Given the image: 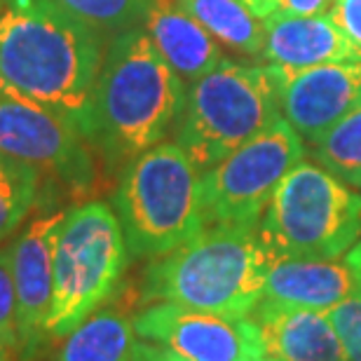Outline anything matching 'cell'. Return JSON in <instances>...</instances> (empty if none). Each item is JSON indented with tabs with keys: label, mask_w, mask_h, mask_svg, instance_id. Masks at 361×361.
Wrapping results in <instances>:
<instances>
[{
	"label": "cell",
	"mask_w": 361,
	"mask_h": 361,
	"mask_svg": "<svg viewBox=\"0 0 361 361\" xmlns=\"http://www.w3.org/2000/svg\"><path fill=\"white\" fill-rule=\"evenodd\" d=\"M188 85L162 59L143 26L108 40L104 63L78 125L108 169H120L174 132Z\"/></svg>",
	"instance_id": "6da1fadb"
},
{
	"label": "cell",
	"mask_w": 361,
	"mask_h": 361,
	"mask_svg": "<svg viewBox=\"0 0 361 361\" xmlns=\"http://www.w3.org/2000/svg\"><path fill=\"white\" fill-rule=\"evenodd\" d=\"M106 38L56 0H0V85L78 129Z\"/></svg>",
	"instance_id": "7a4b0ae2"
},
{
	"label": "cell",
	"mask_w": 361,
	"mask_h": 361,
	"mask_svg": "<svg viewBox=\"0 0 361 361\" xmlns=\"http://www.w3.org/2000/svg\"><path fill=\"white\" fill-rule=\"evenodd\" d=\"M270 258L258 228L207 226L153 258L141 277V302H174L204 312L249 317L265 295Z\"/></svg>",
	"instance_id": "3957f363"
},
{
	"label": "cell",
	"mask_w": 361,
	"mask_h": 361,
	"mask_svg": "<svg viewBox=\"0 0 361 361\" xmlns=\"http://www.w3.org/2000/svg\"><path fill=\"white\" fill-rule=\"evenodd\" d=\"M200 169L176 141H160L120 171L113 209L132 258H160L202 233Z\"/></svg>",
	"instance_id": "277c9868"
},
{
	"label": "cell",
	"mask_w": 361,
	"mask_h": 361,
	"mask_svg": "<svg viewBox=\"0 0 361 361\" xmlns=\"http://www.w3.org/2000/svg\"><path fill=\"white\" fill-rule=\"evenodd\" d=\"M129 249L115 209L87 200L66 209L54 242V286L47 336L63 338L118 293Z\"/></svg>",
	"instance_id": "5b68a950"
},
{
	"label": "cell",
	"mask_w": 361,
	"mask_h": 361,
	"mask_svg": "<svg viewBox=\"0 0 361 361\" xmlns=\"http://www.w3.org/2000/svg\"><path fill=\"white\" fill-rule=\"evenodd\" d=\"M361 237V192L300 160L274 190L258 240L272 258H343Z\"/></svg>",
	"instance_id": "8992f818"
},
{
	"label": "cell",
	"mask_w": 361,
	"mask_h": 361,
	"mask_svg": "<svg viewBox=\"0 0 361 361\" xmlns=\"http://www.w3.org/2000/svg\"><path fill=\"white\" fill-rule=\"evenodd\" d=\"M279 115L277 94L265 66L223 59L212 73L188 85L174 141L204 174Z\"/></svg>",
	"instance_id": "52a82bcc"
},
{
	"label": "cell",
	"mask_w": 361,
	"mask_h": 361,
	"mask_svg": "<svg viewBox=\"0 0 361 361\" xmlns=\"http://www.w3.org/2000/svg\"><path fill=\"white\" fill-rule=\"evenodd\" d=\"M302 136L281 118L200 176L204 226L258 228L277 185L305 157Z\"/></svg>",
	"instance_id": "ba28073f"
},
{
	"label": "cell",
	"mask_w": 361,
	"mask_h": 361,
	"mask_svg": "<svg viewBox=\"0 0 361 361\" xmlns=\"http://www.w3.org/2000/svg\"><path fill=\"white\" fill-rule=\"evenodd\" d=\"M0 153L31 164L73 192L97 180L90 143L66 118L0 85Z\"/></svg>",
	"instance_id": "9c48e42d"
},
{
	"label": "cell",
	"mask_w": 361,
	"mask_h": 361,
	"mask_svg": "<svg viewBox=\"0 0 361 361\" xmlns=\"http://www.w3.org/2000/svg\"><path fill=\"white\" fill-rule=\"evenodd\" d=\"M136 338L169 350L185 361H258L261 336L249 317L150 302L132 317Z\"/></svg>",
	"instance_id": "30bf717a"
},
{
	"label": "cell",
	"mask_w": 361,
	"mask_h": 361,
	"mask_svg": "<svg viewBox=\"0 0 361 361\" xmlns=\"http://www.w3.org/2000/svg\"><path fill=\"white\" fill-rule=\"evenodd\" d=\"M279 113L302 141H319L361 106V61L291 68L265 63Z\"/></svg>",
	"instance_id": "8fae6325"
},
{
	"label": "cell",
	"mask_w": 361,
	"mask_h": 361,
	"mask_svg": "<svg viewBox=\"0 0 361 361\" xmlns=\"http://www.w3.org/2000/svg\"><path fill=\"white\" fill-rule=\"evenodd\" d=\"M63 214L66 212L61 209H49L33 216L7 244L17 291V361H35L42 345L49 341L47 319L54 286V242Z\"/></svg>",
	"instance_id": "7c38bea8"
},
{
	"label": "cell",
	"mask_w": 361,
	"mask_h": 361,
	"mask_svg": "<svg viewBox=\"0 0 361 361\" xmlns=\"http://www.w3.org/2000/svg\"><path fill=\"white\" fill-rule=\"evenodd\" d=\"M261 336L265 359L274 361H348L329 314L263 298L249 312Z\"/></svg>",
	"instance_id": "4fadbf2b"
},
{
	"label": "cell",
	"mask_w": 361,
	"mask_h": 361,
	"mask_svg": "<svg viewBox=\"0 0 361 361\" xmlns=\"http://www.w3.org/2000/svg\"><path fill=\"white\" fill-rule=\"evenodd\" d=\"M265 21V45L261 59L265 63L291 68L322 66L338 61H361L357 47L329 14H281L274 12Z\"/></svg>",
	"instance_id": "5bb4252c"
},
{
	"label": "cell",
	"mask_w": 361,
	"mask_h": 361,
	"mask_svg": "<svg viewBox=\"0 0 361 361\" xmlns=\"http://www.w3.org/2000/svg\"><path fill=\"white\" fill-rule=\"evenodd\" d=\"M359 291L355 272L341 258H272L263 298L329 312Z\"/></svg>",
	"instance_id": "9a60e30c"
},
{
	"label": "cell",
	"mask_w": 361,
	"mask_h": 361,
	"mask_svg": "<svg viewBox=\"0 0 361 361\" xmlns=\"http://www.w3.org/2000/svg\"><path fill=\"white\" fill-rule=\"evenodd\" d=\"M141 26L162 59L185 85L212 73L226 59L221 42L214 40L190 14L180 10L176 0H155Z\"/></svg>",
	"instance_id": "2e32d148"
},
{
	"label": "cell",
	"mask_w": 361,
	"mask_h": 361,
	"mask_svg": "<svg viewBox=\"0 0 361 361\" xmlns=\"http://www.w3.org/2000/svg\"><path fill=\"white\" fill-rule=\"evenodd\" d=\"M134 324L115 307H101L63 336L56 361H134Z\"/></svg>",
	"instance_id": "e0dca14e"
},
{
	"label": "cell",
	"mask_w": 361,
	"mask_h": 361,
	"mask_svg": "<svg viewBox=\"0 0 361 361\" xmlns=\"http://www.w3.org/2000/svg\"><path fill=\"white\" fill-rule=\"evenodd\" d=\"M204 31L228 49L261 56L265 45V21L247 0H176Z\"/></svg>",
	"instance_id": "ac0fdd59"
},
{
	"label": "cell",
	"mask_w": 361,
	"mask_h": 361,
	"mask_svg": "<svg viewBox=\"0 0 361 361\" xmlns=\"http://www.w3.org/2000/svg\"><path fill=\"white\" fill-rule=\"evenodd\" d=\"M40 183L42 174L38 169L0 153V247L31 216Z\"/></svg>",
	"instance_id": "d6986e66"
},
{
	"label": "cell",
	"mask_w": 361,
	"mask_h": 361,
	"mask_svg": "<svg viewBox=\"0 0 361 361\" xmlns=\"http://www.w3.org/2000/svg\"><path fill=\"white\" fill-rule=\"evenodd\" d=\"M310 146L317 164L361 192V106Z\"/></svg>",
	"instance_id": "ffe728a7"
},
{
	"label": "cell",
	"mask_w": 361,
	"mask_h": 361,
	"mask_svg": "<svg viewBox=\"0 0 361 361\" xmlns=\"http://www.w3.org/2000/svg\"><path fill=\"white\" fill-rule=\"evenodd\" d=\"M56 3L111 40L127 28L141 26L155 0H56Z\"/></svg>",
	"instance_id": "44dd1931"
},
{
	"label": "cell",
	"mask_w": 361,
	"mask_h": 361,
	"mask_svg": "<svg viewBox=\"0 0 361 361\" xmlns=\"http://www.w3.org/2000/svg\"><path fill=\"white\" fill-rule=\"evenodd\" d=\"M0 343L7 345L14 357L19 350V329H17V291H14L10 247H0Z\"/></svg>",
	"instance_id": "7402d4cb"
},
{
	"label": "cell",
	"mask_w": 361,
	"mask_h": 361,
	"mask_svg": "<svg viewBox=\"0 0 361 361\" xmlns=\"http://www.w3.org/2000/svg\"><path fill=\"white\" fill-rule=\"evenodd\" d=\"M326 314L341 338L348 361H361V291L334 305Z\"/></svg>",
	"instance_id": "603a6c76"
},
{
	"label": "cell",
	"mask_w": 361,
	"mask_h": 361,
	"mask_svg": "<svg viewBox=\"0 0 361 361\" xmlns=\"http://www.w3.org/2000/svg\"><path fill=\"white\" fill-rule=\"evenodd\" d=\"M329 17L357 47H361V0H334Z\"/></svg>",
	"instance_id": "cb8c5ba5"
},
{
	"label": "cell",
	"mask_w": 361,
	"mask_h": 361,
	"mask_svg": "<svg viewBox=\"0 0 361 361\" xmlns=\"http://www.w3.org/2000/svg\"><path fill=\"white\" fill-rule=\"evenodd\" d=\"M334 5V0H268L263 7L261 17L265 19L268 14L281 12V14H300V17H310V14H326Z\"/></svg>",
	"instance_id": "d4e9b609"
},
{
	"label": "cell",
	"mask_w": 361,
	"mask_h": 361,
	"mask_svg": "<svg viewBox=\"0 0 361 361\" xmlns=\"http://www.w3.org/2000/svg\"><path fill=\"white\" fill-rule=\"evenodd\" d=\"M134 361H185L176 355H171L169 350L157 348L153 343L139 341L136 343V352H134Z\"/></svg>",
	"instance_id": "484cf974"
},
{
	"label": "cell",
	"mask_w": 361,
	"mask_h": 361,
	"mask_svg": "<svg viewBox=\"0 0 361 361\" xmlns=\"http://www.w3.org/2000/svg\"><path fill=\"white\" fill-rule=\"evenodd\" d=\"M345 261H348V265L352 268V272H355V277H357L359 286H361V237H359V242L355 244V247L345 254Z\"/></svg>",
	"instance_id": "4316f807"
},
{
	"label": "cell",
	"mask_w": 361,
	"mask_h": 361,
	"mask_svg": "<svg viewBox=\"0 0 361 361\" xmlns=\"http://www.w3.org/2000/svg\"><path fill=\"white\" fill-rule=\"evenodd\" d=\"M0 361H17L14 352L7 348V345H3V343H0Z\"/></svg>",
	"instance_id": "83f0119b"
},
{
	"label": "cell",
	"mask_w": 361,
	"mask_h": 361,
	"mask_svg": "<svg viewBox=\"0 0 361 361\" xmlns=\"http://www.w3.org/2000/svg\"><path fill=\"white\" fill-rule=\"evenodd\" d=\"M247 3L254 7L258 14H263V7H265V3H268V0H247Z\"/></svg>",
	"instance_id": "f1b7e54d"
},
{
	"label": "cell",
	"mask_w": 361,
	"mask_h": 361,
	"mask_svg": "<svg viewBox=\"0 0 361 361\" xmlns=\"http://www.w3.org/2000/svg\"><path fill=\"white\" fill-rule=\"evenodd\" d=\"M258 361H274V359H265V357H263V359H258Z\"/></svg>",
	"instance_id": "f546056e"
}]
</instances>
